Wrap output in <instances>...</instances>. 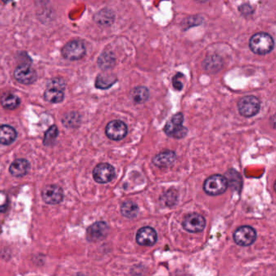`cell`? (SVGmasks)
Returning <instances> with one entry per match:
<instances>
[{
  "mask_svg": "<svg viewBox=\"0 0 276 276\" xmlns=\"http://www.w3.org/2000/svg\"><path fill=\"white\" fill-rule=\"evenodd\" d=\"M44 201L48 204H58L63 201V190L57 185H47L41 192Z\"/></svg>",
  "mask_w": 276,
  "mask_h": 276,
  "instance_id": "8fae6325",
  "label": "cell"
},
{
  "mask_svg": "<svg viewBox=\"0 0 276 276\" xmlns=\"http://www.w3.org/2000/svg\"><path fill=\"white\" fill-rule=\"evenodd\" d=\"M80 115L75 111L65 115L63 119V124L67 128H76L80 124Z\"/></svg>",
  "mask_w": 276,
  "mask_h": 276,
  "instance_id": "cb8c5ba5",
  "label": "cell"
},
{
  "mask_svg": "<svg viewBox=\"0 0 276 276\" xmlns=\"http://www.w3.org/2000/svg\"><path fill=\"white\" fill-rule=\"evenodd\" d=\"M238 108L242 116L245 117H252L259 113L260 102L259 98L254 95H246L238 101Z\"/></svg>",
  "mask_w": 276,
  "mask_h": 276,
  "instance_id": "277c9868",
  "label": "cell"
},
{
  "mask_svg": "<svg viewBox=\"0 0 276 276\" xmlns=\"http://www.w3.org/2000/svg\"><path fill=\"white\" fill-rule=\"evenodd\" d=\"M185 79V76L181 73H177L173 78L172 80V84H173V88L177 91L182 90L183 88V80Z\"/></svg>",
  "mask_w": 276,
  "mask_h": 276,
  "instance_id": "484cf974",
  "label": "cell"
},
{
  "mask_svg": "<svg viewBox=\"0 0 276 276\" xmlns=\"http://www.w3.org/2000/svg\"><path fill=\"white\" fill-rule=\"evenodd\" d=\"M109 227L103 221L95 223L88 229L87 238L90 242H98L106 238L108 234Z\"/></svg>",
  "mask_w": 276,
  "mask_h": 276,
  "instance_id": "7c38bea8",
  "label": "cell"
},
{
  "mask_svg": "<svg viewBox=\"0 0 276 276\" xmlns=\"http://www.w3.org/2000/svg\"><path fill=\"white\" fill-rule=\"evenodd\" d=\"M58 136V129L56 125H52L45 133L43 143L45 146H51L56 141Z\"/></svg>",
  "mask_w": 276,
  "mask_h": 276,
  "instance_id": "d4e9b609",
  "label": "cell"
},
{
  "mask_svg": "<svg viewBox=\"0 0 276 276\" xmlns=\"http://www.w3.org/2000/svg\"><path fill=\"white\" fill-rule=\"evenodd\" d=\"M121 212L123 216L127 218H135L138 213V205L131 200L124 202L121 206Z\"/></svg>",
  "mask_w": 276,
  "mask_h": 276,
  "instance_id": "ffe728a7",
  "label": "cell"
},
{
  "mask_svg": "<svg viewBox=\"0 0 276 276\" xmlns=\"http://www.w3.org/2000/svg\"><path fill=\"white\" fill-rule=\"evenodd\" d=\"M229 186L226 177L220 175H214L206 180L203 190L207 195H219L226 191Z\"/></svg>",
  "mask_w": 276,
  "mask_h": 276,
  "instance_id": "7a4b0ae2",
  "label": "cell"
},
{
  "mask_svg": "<svg viewBox=\"0 0 276 276\" xmlns=\"http://www.w3.org/2000/svg\"><path fill=\"white\" fill-rule=\"evenodd\" d=\"M86 54V48L82 41L73 40L66 44L62 49L63 58L67 60H80Z\"/></svg>",
  "mask_w": 276,
  "mask_h": 276,
  "instance_id": "5b68a950",
  "label": "cell"
},
{
  "mask_svg": "<svg viewBox=\"0 0 276 276\" xmlns=\"http://www.w3.org/2000/svg\"><path fill=\"white\" fill-rule=\"evenodd\" d=\"M47 87H54V88H60L62 90L64 91L66 84H65V82L63 81L62 79L55 78V79H52V80L48 82Z\"/></svg>",
  "mask_w": 276,
  "mask_h": 276,
  "instance_id": "4316f807",
  "label": "cell"
},
{
  "mask_svg": "<svg viewBox=\"0 0 276 276\" xmlns=\"http://www.w3.org/2000/svg\"><path fill=\"white\" fill-rule=\"evenodd\" d=\"M0 103L5 109L14 110L19 107L20 99L17 95L11 93H4L0 98Z\"/></svg>",
  "mask_w": 276,
  "mask_h": 276,
  "instance_id": "d6986e66",
  "label": "cell"
},
{
  "mask_svg": "<svg viewBox=\"0 0 276 276\" xmlns=\"http://www.w3.org/2000/svg\"><path fill=\"white\" fill-rule=\"evenodd\" d=\"M14 77L20 84L29 85L36 82L37 72L29 65H20L14 71Z\"/></svg>",
  "mask_w": 276,
  "mask_h": 276,
  "instance_id": "ba28073f",
  "label": "cell"
},
{
  "mask_svg": "<svg viewBox=\"0 0 276 276\" xmlns=\"http://www.w3.org/2000/svg\"><path fill=\"white\" fill-rule=\"evenodd\" d=\"M115 15L114 11L110 9H102L101 11L96 13L94 15V20L100 25L110 26L115 22Z\"/></svg>",
  "mask_w": 276,
  "mask_h": 276,
  "instance_id": "e0dca14e",
  "label": "cell"
},
{
  "mask_svg": "<svg viewBox=\"0 0 276 276\" xmlns=\"http://www.w3.org/2000/svg\"><path fill=\"white\" fill-rule=\"evenodd\" d=\"M206 221L204 217L197 213L187 215L184 218L182 226L190 233H199L205 228Z\"/></svg>",
  "mask_w": 276,
  "mask_h": 276,
  "instance_id": "30bf717a",
  "label": "cell"
},
{
  "mask_svg": "<svg viewBox=\"0 0 276 276\" xmlns=\"http://www.w3.org/2000/svg\"><path fill=\"white\" fill-rule=\"evenodd\" d=\"M30 168V164L26 159H16L11 163L9 167V172L14 177H23L28 173Z\"/></svg>",
  "mask_w": 276,
  "mask_h": 276,
  "instance_id": "9a60e30c",
  "label": "cell"
},
{
  "mask_svg": "<svg viewBox=\"0 0 276 276\" xmlns=\"http://www.w3.org/2000/svg\"><path fill=\"white\" fill-rule=\"evenodd\" d=\"M98 66L102 70H109L112 68L115 65V58L111 53L106 52L100 56L97 61Z\"/></svg>",
  "mask_w": 276,
  "mask_h": 276,
  "instance_id": "603a6c76",
  "label": "cell"
},
{
  "mask_svg": "<svg viewBox=\"0 0 276 276\" xmlns=\"http://www.w3.org/2000/svg\"><path fill=\"white\" fill-rule=\"evenodd\" d=\"M2 1L4 2V3H8V2H11L13 0H2Z\"/></svg>",
  "mask_w": 276,
  "mask_h": 276,
  "instance_id": "83f0119b",
  "label": "cell"
},
{
  "mask_svg": "<svg viewBox=\"0 0 276 276\" xmlns=\"http://www.w3.org/2000/svg\"><path fill=\"white\" fill-rule=\"evenodd\" d=\"M175 160H176V154L171 150H166L154 157L152 163L156 167L165 168L173 165Z\"/></svg>",
  "mask_w": 276,
  "mask_h": 276,
  "instance_id": "5bb4252c",
  "label": "cell"
},
{
  "mask_svg": "<svg viewBox=\"0 0 276 276\" xmlns=\"http://www.w3.org/2000/svg\"><path fill=\"white\" fill-rule=\"evenodd\" d=\"M157 241V233L151 227H142L136 234V242L140 246H151Z\"/></svg>",
  "mask_w": 276,
  "mask_h": 276,
  "instance_id": "4fadbf2b",
  "label": "cell"
},
{
  "mask_svg": "<svg viewBox=\"0 0 276 276\" xmlns=\"http://www.w3.org/2000/svg\"><path fill=\"white\" fill-rule=\"evenodd\" d=\"M106 133L110 139L120 141L128 134V127L122 120H112L107 124Z\"/></svg>",
  "mask_w": 276,
  "mask_h": 276,
  "instance_id": "9c48e42d",
  "label": "cell"
},
{
  "mask_svg": "<svg viewBox=\"0 0 276 276\" xmlns=\"http://www.w3.org/2000/svg\"><path fill=\"white\" fill-rule=\"evenodd\" d=\"M131 95L134 102L136 103H142L147 100L149 97V92L145 87H137L131 92Z\"/></svg>",
  "mask_w": 276,
  "mask_h": 276,
  "instance_id": "44dd1931",
  "label": "cell"
},
{
  "mask_svg": "<svg viewBox=\"0 0 276 276\" xmlns=\"http://www.w3.org/2000/svg\"><path fill=\"white\" fill-rule=\"evenodd\" d=\"M275 42L271 35L266 32H259L254 35L250 40V49L259 55H265L274 49Z\"/></svg>",
  "mask_w": 276,
  "mask_h": 276,
  "instance_id": "6da1fadb",
  "label": "cell"
},
{
  "mask_svg": "<svg viewBox=\"0 0 276 276\" xmlns=\"http://www.w3.org/2000/svg\"><path fill=\"white\" fill-rule=\"evenodd\" d=\"M117 82V79L113 75H100L96 80V87L99 89H108Z\"/></svg>",
  "mask_w": 276,
  "mask_h": 276,
  "instance_id": "7402d4cb",
  "label": "cell"
},
{
  "mask_svg": "<svg viewBox=\"0 0 276 276\" xmlns=\"http://www.w3.org/2000/svg\"><path fill=\"white\" fill-rule=\"evenodd\" d=\"M64 91L60 88L47 87V89L44 93V98L45 100L52 103H60L64 98Z\"/></svg>",
  "mask_w": 276,
  "mask_h": 276,
  "instance_id": "ac0fdd59",
  "label": "cell"
},
{
  "mask_svg": "<svg viewBox=\"0 0 276 276\" xmlns=\"http://www.w3.org/2000/svg\"><path fill=\"white\" fill-rule=\"evenodd\" d=\"M93 176L94 180L98 184H107L115 178V170L108 163H101L93 170Z\"/></svg>",
  "mask_w": 276,
  "mask_h": 276,
  "instance_id": "52a82bcc",
  "label": "cell"
},
{
  "mask_svg": "<svg viewBox=\"0 0 276 276\" xmlns=\"http://www.w3.org/2000/svg\"><path fill=\"white\" fill-rule=\"evenodd\" d=\"M184 116L182 113H177L171 118L164 126V132L168 137H173L176 139H181L186 137L187 129L182 125Z\"/></svg>",
  "mask_w": 276,
  "mask_h": 276,
  "instance_id": "3957f363",
  "label": "cell"
},
{
  "mask_svg": "<svg viewBox=\"0 0 276 276\" xmlns=\"http://www.w3.org/2000/svg\"><path fill=\"white\" fill-rule=\"evenodd\" d=\"M233 238L237 244L242 246H249L256 241L257 233L251 226H241L233 234Z\"/></svg>",
  "mask_w": 276,
  "mask_h": 276,
  "instance_id": "8992f818",
  "label": "cell"
},
{
  "mask_svg": "<svg viewBox=\"0 0 276 276\" xmlns=\"http://www.w3.org/2000/svg\"><path fill=\"white\" fill-rule=\"evenodd\" d=\"M17 137V133L14 128L10 125H1L0 126V144L2 145H11Z\"/></svg>",
  "mask_w": 276,
  "mask_h": 276,
  "instance_id": "2e32d148",
  "label": "cell"
}]
</instances>
